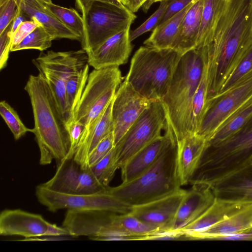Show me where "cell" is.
<instances>
[{
    "label": "cell",
    "mask_w": 252,
    "mask_h": 252,
    "mask_svg": "<svg viewBox=\"0 0 252 252\" xmlns=\"http://www.w3.org/2000/svg\"><path fill=\"white\" fill-rule=\"evenodd\" d=\"M182 55L173 48L141 46L131 60L125 79L144 97L161 101Z\"/></svg>",
    "instance_id": "5b68a950"
},
{
    "label": "cell",
    "mask_w": 252,
    "mask_h": 252,
    "mask_svg": "<svg viewBox=\"0 0 252 252\" xmlns=\"http://www.w3.org/2000/svg\"><path fill=\"white\" fill-rule=\"evenodd\" d=\"M252 229V203L198 235L196 240H215L216 237Z\"/></svg>",
    "instance_id": "d4e9b609"
},
{
    "label": "cell",
    "mask_w": 252,
    "mask_h": 252,
    "mask_svg": "<svg viewBox=\"0 0 252 252\" xmlns=\"http://www.w3.org/2000/svg\"></svg>",
    "instance_id": "816d5d0a"
},
{
    "label": "cell",
    "mask_w": 252,
    "mask_h": 252,
    "mask_svg": "<svg viewBox=\"0 0 252 252\" xmlns=\"http://www.w3.org/2000/svg\"><path fill=\"white\" fill-rule=\"evenodd\" d=\"M38 69L53 72L66 81L77 74L88 64L87 52L83 49L77 51L41 53L32 60Z\"/></svg>",
    "instance_id": "ac0fdd59"
},
{
    "label": "cell",
    "mask_w": 252,
    "mask_h": 252,
    "mask_svg": "<svg viewBox=\"0 0 252 252\" xmlns=\"http://www.w3.org/2000/svg\"><path fill=\"white\" fill-rule=\"evenodd\" d=\"M89 168L102 186L109 187L116 171L119 169L115 146L101 160Z\"/></svg>",
    "instance_id": "4dcf8cb0"
},
{
    "label": "cell",
    "mask_w": 252,
    "mask_h": 252,
    "mask_svg": "<svg viewBox=\"0 0 252 252\" xmlns=\"http://www.w3.org/2000/svg\"><path fill=\"white\" fill-rule=\"evenodd\" d=\"M162 0H147L142 6L143 10L146 12L147 11L150 6L155 2L160 1Z\"/></svg>",
    "instance_id": "7dc6e473"
},
{
    "label": "cell",
    "mask_w": 252,
    "mask_h": 252,
    "mask_svg": "<svg viewBox=\"0 0 252 252\" xmlns=\"http://www.w3.org/2000/svg\"><path fill=\"white\" fill-rule=\"evenodd\" d=\"M252 71V48L241 61L224 83L219 95L215 98L227 92Z\"/></svg>",
    "instance_id": "e575fe53"
},
{
    "label": "cell",
    "mask_w": 252,
    "mask_h": 252,
    "mask_svg": "<svg viewBox=\"0 0 252 252\" xmlns=\"http://www.w3.org/2000/svg\"><path fill=\"white\" fill-rule=\"evenodd\" d=\"M195 0H171L158 25L162 24L177 14Z\"/></svg>",
    "instance_id": "b9f144b4"
},
{
    "label": "cell",
    "mask_w": 252,
    "mask_h": 252,
    "mask_svg": "<svg viewBox=\"0 0 252 252\" xmlns=\"http://www.w3.org/2000/svg\"><path fill=\"white\" fill-rule=\"evenodd\" d=\"M41 1L46 3H52V0H40Z\"/></svg>",
    "instance_id": "681fc988"
},
{
    "label": "cell",
    "mask_w": 252,
    "mask_h": 252,
    "mask_svg": "<svg viewBox=\"0 0 252 252\" xmlns=\"http://www.w3.org/2000/svg\"><path fill=\"white\" fill-rule=\"evenodd\" d=\"M21 2L27 3L29 4L33 5L37 7H42L46 5L47 3L41 1L40 0H20Z\"/></svg>",
    "instance_id": "bcb514c9"
},
{
    "label": "cell",
    "mask_w": 252,
    "mask_h": 252,
    "mask_svg": "<svg viewBox=\"0 0 252 252\" xmlns=\"http://www.w3.org/2000/svg\"><path fill=\"white\" fill-rule=\"evenodd\" d=\"M186 192L180 188L154 201L132 206L130 213L161 232L172 231L178 209Z\"/></svg>",
    "instance_id": "4fadbf2b"
},
{
    "label": "cell",
    "mask_w": 252,
    "mask_h": 252,
    "mask_svg": "<svg viewBox=\"0 0 252 252\" xmlns=\"http://www.w3.org/2000/svg\"><path fill=\"white\" fill-rule=\"evenodd\" d=\"M47 6L62 23L82 38L84 31V22L82 16L76 10L63 7L52 2L47 3Z\"/></svg>",
    "instance_id": "1f68e13d"
},
{
    "label": "cell",
    "mask_w": 252,
    "mask_h": 252,
    "mask_svg": "<svg viewBox=\"0 0 252 252\" xmlns=\"http://www.w3.org/2000/svg\"><path fill=\"white\" fill-rule=\"evenodd\" d=\"M39 26L42 25L35 20H27L22 23L12 34L11 49L18 44L24 38Z\"/></svg>",
    "instance_id": "60d3db41"
},
{
    "label": "cell",
    "mask_w": 252,
    "mask_h": 252,
    "mask_svg": "<svg viewBox=\"0 0 252 252\" xmlns=\"http://www.w3.org/2000/svg\"><path fill=\"white\" fill-rule=\"evenodd\" d=\"M147 0H128V3L126 6L134 13L137 12Z\"/></svg>",
    "instance_id": "f6af8a7d"
},
{
    "label": "cell",
    "mask_w": 252,
    "mask_h": 252,
    "mask_svg": "<svg viewBox=\"0 0 252 252\" xmlns=\"http://www.w3.org/2000/svg\"><path fill=\"white\" fill-rule=\"evenodd\" d=\"M94 0L102 1L113 3L117 5H122L123 4L118 0H75V5L83 15L86 12L91 3Z\"/></svg>",
    "instance_id": "ee69618b"
},
{
    "label": "cell",
    "mask_w": 252,
    "mask_h": 252,
    "mask_svg": "<svg viewBox=\"0 0 252 252\" xmlns=\"http://www.w3.org/2000/svg\"><path fill=\"white\" fill-rule=\"evenodd\" d=\"M194 2L162 24L158 25L153 30L149 38L144 42V44L158 49L171 48L179 26Z\"/></svg>",
    "instance_id": "83f0119b"
},
{
    "label": "cell",
    "mask_w": 252,
    "mask_h": 252,
    "mask_svg": "<svg viewBox=\"0 0 252 252\" xmlns=\"http://www.w3.org/2000/svg\"><path fill=\"white\" fill-rule=\"evenodd\" d=\"M176 136L156 162L137 178L110 187L111 192L126 203L143 204L176 191L181 188L177 172Z\"/></svg>",
    "instance_id": "277c9868"
},
{
    "label": "cell",
    "mask_w": 252,
    "mask_h": 252,
    "mask_svg": "<svg viewBox=\"0 0 252 252\" xmlns=\"http://www.w3.org/2000/svg\"><path fill=\"white\" fill-rule=\"evenodd\" d=\"M251 163H252V162Z\"/></svg>",
    "instance_id": "f907efd6"
},
{
    "label": "cell",
    "mask_w": 252,
    "mask_h": 252,
    "mask_svg": "<svg viewBox=\"0 0 252 252\" xmlns=\"http://www.w3.org/2000/svg\"><path fill=\"white\" fill-rule=\"evenodd\" d=\"M120 2H121L123 4L126 6L128 2V0H118Z\"/></svg>",
    "instance_id": "c3c4849f"
},
{
    "label": "cell",
    "mask_w": 252,
    "mask_h": 252,
    "mask_svg": "<svg viewBox=\"0 0 252 252\" xmlns=\"http://www.w3.org/2000/svg\"><path fill=\"white\" fill-rule=\"evenodd\" d=\"M32 107L33 133L40 153V163L58 162L66 158L70 143L63 118L45 79L39 73L30 75L24 88Z\"/></svg>",
    "instance_id": "7a4b0ae2"
},
{
    "label": "cell",
    "mask_w": 252,
    "mask_h": 252,
    "mask_svg": "<svg viewBox=\"0 0 252 252\" xmlns=\"http://www.w3.org/2000/svg\"><path fill=\"white\" fill-rule=\"evenodd\" d=\"M171 0H162L156 11L144 23L129 33L131 42L142 34L153 30L159 24Z\"/></svg>",
    "instance_id": "d590c367"
},
{
    "label": "cell",
    "mask_w": 252,
    "mask_h": 252,
    "mask_svg": "<svg viewBox=\"0 0 252 252\" xmlns=\"http://www.w3.org/2000/svg\"><path fill=\"white\" fill-rule=\"evenodd\" d=\"M14 21V20H13ZM13 21L0 33V69L4 68L7 64L11 47V29Z\"/></svg>",
    "instance_id": "ab89813d"
},
{
    "label": "cell",
    "mask_w": 252,
    "mask_h": 252,
    "mask_svg": "<svg viewBox=\"0 0 252 252\" xmlns=\"http://www.w3.org/2000/svg\"><path fill=\"white\" fill-rule=\"evenodd\" d=\"M152 101L137 93L126 79L120 85L112 107L114 146Z\"/></svg>",
    "instance_id": "7c38bea8"
},
{
    "label": "cell",
    "mask_w": 252,
    "mask_h": 252,
    "mask_svg": "<svg viewBox=\"0 0 252 252\" xmlns=\"http://www.w3.org/2000/svg\"><path fill=\"white\" fill-rule=\"evenodd\" d=\"M0 114L16 140L27 132L33 133V128L26 127L16 111L5 100L0 102Z\"/></svg>",
    "instance_id": "836d02e7"
},
{
    "label": "cell",
    "mask_w": 252,
    "mask_h": 252,
    "mask_svg": "<svg viewBox=\"0 0 252 252\" xmlns=\"http://www.w3.org/2000/svg\"><path fill=\"white\" fill-rule=\"evenodd\" d=\"M114 147L113 132L102 139L88 156L86 165L89 168L94 165Z\"/></svg>",
    "instance_id": "74e56055"
},
{
    "label": "cell",
    "mask_w": 252,
    "mask_h": 252,
    "mask_svg": "<svg viewBox=\"0 0 252 252\" xmlns=\"http://www.w3.org/2000/svg\"><path fill=\"white\" fill-rule=\"evenodd\" d=\"M49 223L40 215L20 209H6L0 214V234L33 240L45 236Z\"/></svg>",
    "instance_id": "5bb4252c"
},
{
    "label": "cell",
    "mask_w": 252,
    "mask_h": 252,
    "mask_svg": "<svg viewBox=\"0 0 252 252\" xmlns=\"http://www.w3.org/2000/svg\"><path fill=\"white\" fill-rule=\"evenodd\" d=\"M252 117V97L231 115L215 131L208 145L216 146L238 133Z\"/></svg>",
    "instance_id": "4316f807"
},
{
    "label": "cell",
    "mask_w": 252,
    "mask_h": 252,
    "mask_svg": "<svg viewBox=\"0 0 252 252\" xmlns=\"http://www.w3.org/2000/svg\"><path fill=\"white\" fill-rule=\"evenodd\" d=\"M251 203H252L215 197L205 212L182 228L179 232L185 239L196 240L200 233Z\"/></svg>",
    "instance_id": "d6986e66"
},
{
    "label": "cell",
    "mask_w": 252,
    "mask_h": 252,
    "mask_svg": "<svg viewBox=\"0 0 252 252\" xmlns=\"http://www.w3.org/2000/svg\"><path fill=\"white\" fill-rule=\"evenodd\" d=\"M20 0H0V33L15 19L21 10Z\"/></svg>",
    "instance_id": "8d00e7d4"
},
{
    "label": "cell",
    "mask_w": 252,
    "mask_h": 252,
    "mask_svg": "<svg viewBox=\"0 0 252 252\" xmlns=\"http://www.w3.org/2000/svg\"><path fill=\"white\" fill-rule=\"evenodd\" d=\"M252 97V71L227 92L210 101L196 133L209 141L217 129Z\"/></svg>",
    "instance_id": "30bf717a"
},
{
    "label": "cell",
    "mask_w": 252,
    "mask_h": 252,
    "mask_svg": "<svg viewBox=\"0 0 252 252\" xmlns=\"http://www.w3.org/2000/svg\"><path fill=\"white\" fill-rule=\"evenodd\" d=\"M54 40L42 26H39L24 38L18 44L11 49V52L26 49H36L43 51L50 48Z\"/></svg>",
    "instance_id": "d6a6232c"
},
{
    "label": "cell",
    "mask_w": 252,
    "mask_h": 252,
    "mask_svg": "<svg viewBox=\"0 0 252 252\" xmlns=\"http://www.w3.org/2000/svg\"><path fill=\"white\" fill-rule=\"evenodd\" d=\"M252 48V0H228L211 42L201 48L207 80V101L220 94Z\"/></svg>",
    "instance_id": "6da1fadb"
},
{
    "label": "cell",
    "mask_w": 252,
    "mask_h": 252,
    "mask_svg": "<svg viewBox=\"0 0 252 252\" xmlns=\"http://www.w3.org/2000/svg\"><path fill=\"white\" fill-rule=\"evenodd\" d=\"M38 70L47 83L65 124L72 120L66 101L65 80L56 74L46 69Z\"/></svg>",
    "instance_id": "f1b7e54d"
},
{
    "label": "cell",
    "mask_w": 252,
    "mask_h": 252,
    "mask_svg": "<svg viewBox=\"0 0 252 252\" xmlns=\"http://www.w3.org/2000/svg\"><path fill=\"white\" fill-rule=\"evenodd\" d=\"M166 121L162 101H153L115 146L119 169H122L138 151L161 135Z\"/></svg>",
    "instance_id": "ba28073f"
},
{
    "label": "cell",
    "mask_w": 252,
    "mask_h": 252,
    "mask_svg": "<svg viewBox=\"0 0 252 252\" xmlns=\"http://www.w3.org/2000/svg\"><path fill=\"white\" fill-rule=\"evenodd\" d=\"M208 145L206 139L196 134L177 141V172L181 186L189 184Z\"/></svg>",
    "instance_id": "ffe728a7"
},
{
    "label": "cell",
    "mask_w": 252,
    "mask_h": 252,
    "mask_svg": "<svg viewBox=\"0 0 252 252\" xmlns=\"http://www.w3.org/2000/svg\"><path fill=\"white\" fill-rule=\"evenodd\" d=\"M203 0H195L184 16L173 42V48L182 54L196 48Z\"/></svg>",
    "instance_id": "603a6c76"
},
{
    "label": "cell",
    "mask_w": 252,
    "mask_h": 252,
    "mask_svg": "<svg viewBox=\"0 0 252 252\" xmlns=\"http://www.w3.org/2000/svg\"><path fill=\"white\" fill-rule=\"evenodd\" d=\"M21 9L30 20L37 21L53 40L66 38L81 41V38L62 23L50 11L47 4L44 6L37 7L21 2Z\"/></svg>",
    "instance_id": "cb8c5ba5"
},
{
    "label": "cell",
    "mask_w": 252,
    "mask_h": 252,
    "mask_svg": "<svg viewBox=\"0 0 252 252\" xmlns=\"http://www.w3.org/2000/svg\"><path fill=\"white\" fill-rule=\"evenodd\" d=\"M227 0H203V6L196 47L208 45L225 9Z\"/></svg>",
    "instance_id": "484cf974"
},
{
    "label": "cell",
    "mask_w": 252,
    "mask_h": 252,
    "mask_svg": "<svg viewBox=\"0 0 252 252\" xmlns=\"http://www.w3.org/2000/svg\"><path fill=\"white\" fill-rule=\"evenodd\" d=\"M84 31L81 42L87 53L116 34L130 28L136 15L125 5L93 1L82 15Z\"/></svg>",
    "instance_id": "8992f818"
},
{
    "label": "cell",
    "mask_w": 252,
    "mask_h": 252,
    "mask_svg": "<svg viewBox=\"0 0 252 252\" xmlns=\"http://www.w3.org/2000/svg\"><path fill=\"white\" fill-rule=\"evenodd\" d=\"M65 126L69 134L70 143L69 151L66 158L69 159L74 157L85 127L82 124L74 119L67 122L65 124Z\"/></svg>",
    "instance_id": "f35d334b"
},
{
    "label": "cell",
    "mask_w": 252,
    "mask_h": 252,
    "mask_svg": "<svg viewBox=\"0 0 252 252\" xmlns=\"http://www.w3.org/2000/svg\"><path fill=\"white\" fill-rule=\"evenodd\" d=\"M89 66L87 64L79 72L69 77L65 82L66 101L72 120L74 119V112L87 82Z\"/></svg>",
    "instance_id": "f546056e"
},
{
    "label": "cell",
    "mask_w": 252,
    "mask_h": 252,
    "mask_svg": "<svg viewBox=\"0 0 252 252\" xmlns=\"http://www.w3.org/2000/svg\"><path fill=\"white\" fill-rule=\"evenodd\" d=\"M165 132L135 154L121 169L122 183L129 182L144 173L158 160L166 147L175 136L173 128L167 120Z\"/></svg>",
    "instance_id": "2e32d148"
},
{
    "label": "cell",
    "mask_w": 252,
    "mask_h": 252,
    "mask_svg": "<svg viewBox=\"0 0 252 252\" xmlns=\"http://www.w3.org/2000/svg\"><path fill=\"white\" fill-rule=\"evenodd\" d=\"M113 99L82 136L73 158L84 168H87V160L92 151L102 139L113 132Z\"/></svg>",
    "instance_id": "44dd1931"
},
{
    "label": "cell",
    "mask_w": 252,
    "mask_h": 252,
    "mask_svg": "<svg viewBox=\"0 0 252 252\" xmlns=\"http://www.w3.org/2000/svg\"><path fill=\"white\" fill-rule=\"evenodd\" d=\"M215 197L252 203V163L211 186Z\"/></svg>",
    "instance_id": "7402d4cb"
},
{
    "label": "cell",
    "mask_w": 252,
    "mask_h": 252,
    "mask_svg": "<svg viewBox=\"0 0 252 252\" xmlns=\"http://www.w3.org/2000/svg\"><path fill=\"white\" fill-rule=\"evenodd\" d=\"M41 185L51 190L67 194L94 193L107 188L98 182L89 168H83L73 158L59 162L55 175Z\"/></svg>",
    "instance_id": "8fae6325"
},
{
    "label": "cell",
    "mask_w": 252,
    "mask_h": 252,
    "mask_svg": "<svg viewBox=\"0 0 252 252\" xmlns=\"http://www.w3.org/2000/svg\"><path fill=\"white\" fill-rule=\"evenodd\" d=\"M66 235H70L68 231L63 226L59 227L56 224L49 222L45 235L42 237H57Z\"/></svg>",
    "instance_id": "7bdbcfd3"
},
{
    "label": "cell",
    "mask_w": 252,
    "mask_h": 252,
    "mask_svg": "<svg viewBox=\"0 0 252 252\" xmlns=\"http://www.w3.org/2000/svg\"><path fill=\"white\" fill-rule=\"evenodd\" d=\"M110 186L100 191L83 194H67L37 186L35 194L38 201L49 211L61 209L92 210L118 214L131 212L132 206L123 202L111 191Z\"/></svg>",
    "instance_id": "9c48e42d"
},
{
    "label": "cell",
    "mask_w": 252,
    "mask_h": 252,
    "mask_svg": "<svg viewBox=\"0 0 252 252\" xmlns=\"http://www.w3.org/2000/svg\"><path fill=\"white\" fill-rule=\"evenodd\" d=\"M129 29L116 34L87 53L89 65L99 69L126 63L132 49Z\"/></svg>",
    "instance_id": "9a60e30c"
},
{
    "label": "cell",
    "mask_w": 252,
    "mask_h": 252,
    "mask_svg": "<svg viewBox=\"0 0 252 252\" xmlns=\"http://www.w3.org/2000/svg\"><path fill=\"white\" fill-rule=\"evenodd\" d=\"M215 199L209 185L205 184L192 185L191 188L187 190L180 203L172 231L181 234L180 230L205 212Z\"/></svg>",
    "instance_id": "e0dca14e"
},
{
    "label": "cell",
    "mask_w": 252,
    "mask_h": 252,
    "mask_svg": "<svg viewBox=\"0 0 252 252\" xmlns=\"http://www.w3.org/2000/svg\"><path fill=\"white\" fill-rule=\"evenodd\" d=\"M203 68L200 48L183 54L162 102L177 141L195 134L193 103Z\"/></svg>",
    "instance_id": "3957f363"
},
{
    "label": "cell",
    "mask_w": 252,
    "mask_h": 252,
    "mask_svg": "<svg viewBox=\"0 0 252 252\" xmlns=\"http://www.w3.org/2000/svg\"><path fill=\"white\" fill-rule=\"evenodd\" d=\"M122 80L118 67L94 69L89 73L74 114V120L85 126L83 134L113 99Z\"/></svg>",
    "instance_id": "52a82bcc"
}]
</instances>
